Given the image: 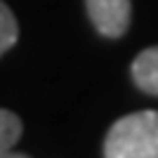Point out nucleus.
<instances>
[{"label":"nucleus","mask_w":158,"mask_h":158,"mask_svg":"<svg viewBox=\"0 0 158 158\" xmlns=\"http://www.w3.org/2000/svg\"><path fill=\"white\" fill-rule=\"evenodd\" d=\"M104 158H158V111L118 118L106 132Z\"/></svg>","instance_id":"1"},{"label":"nucleus","mask_w":158,"mask_h":158,"mask_svg":"<svg viewBox=\"0 0 158 158\" xmlns=\"http://www.w3.org/2000/svg\"><path fill=\"white\" fill-rule=\"evenodd\" d=\"M90 21L102 35L120 38L130 26V0H85Z\"/></svg>","instance_id":"2"},{"label":"nucleus","mask_w":158,"mask_h":158,"mask_svg":"<svg viewBox=\"0 0 158 158\" xmlns=\"http://www.w3.org/2000/svg\"><path fill=\"white\" fill-rule=\"evenodd\" d=\"M132 80L146 94L158 97V45L139 52L132 61Z\"/></svg>","instance_id":"3"},{"label":"nucleus","mask_w":158,"mask_h":158,"mask_svg":"<svg viewBox=\"0 0 158 158\" xmlns=\"http://www.w3.org/2000/svg\"><path fill=\"white\" fill-rule=\"evenodd\" d=\"M21 120L17 113L7 111V109H0V151H7L12 149L21 137Z\"/></svg>","instance_id":"4"},{"label":"nucleus","mask_w":158,"mask_h":158,"mask_svg":"<svg viewBox=\"0 0 158 158\" xmlns=\"http://www.w3.org/2000/svg\"><path fill=\"white\" fill-rule=\"evenodd\" d=\"M17 38H19L17 19H14L12 10L0 0V57H2L14 43H17Z\"/></svg>","instance_id":"5"},{"label":"nucleus","mask_w":158,"mask_h":158,"mask_svg":"<svg viewBox=\"0 0 158 158\" xmlns=\"http://www.w3.org/2000/svg\"><path fill=\"white\" fill-rule=\"evenodd\" d=\"M0 158H31V156H26V153H17V151H12V149H7V151H0Z\"/></svg>","instance_id":"6"}]
</instances>
